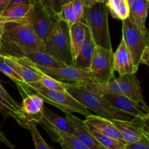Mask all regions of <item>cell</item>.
<instances>
[{
    "instance_id": "6da1fadb",
    "label": "cell",
    "mask_w": 149,
    "mask_h": 149,
    "mask_svg": "<svg viewBox=\"0 0 149 149\" xmlns=\"http://www.w3.org/2000/svg\"><path fill=\"white\" fill-rule=\"evenodd\" d=\"M106 1L83 0L84 12L81 22L87 26L95 46L113 50L109 26V11Z\"/></svg>"
},
{
    "instance_id": "7a4b0ae2",
    "label": "cell",
    "mask_w": 149,
    "mask_h": 149,
    "mask_svg": "<svg viewBox=\"0 0 149 149\" xmlns=\"http://www.w3.org/2000/svg\"><path fill=\"white\" fill-rule=\"evenodd\" d=\"M66 92L87 110L95 113L96 116L111 121H130L132 119L130 115L113 107L103 96L87 91L80 84L68 82Z\"/></svg>"
},
{
    "instance_id": "3957f363",
    "label": "cell",
    "mask_w": 149,
    "mask_h": 149,
    "mask_svg": "<svg viewBox=\"0 0 149 149\" xmlns=\"http://www.w3.org/2000/svg\"><path fill=\"white\" fill-rule=\"evenodd\" d=\"M2 44L45 52V44L33 31L28 17L20 21L4 23Z\"/></svg>"
},
{
    "instance_id": "277c9868",
    "label": "cell",
    "mask_w": 149,
    "mask_h": 149,
    "mask_svg": "<svg viewBox=\"0 0 149 149\" xmlns=\"http://www.w3.org/2000/svg\"><path fill=\"white\" fill-rule=\"evenodd\" d=\"M45 52L64 65L73 66L69 31L65 23L58 20L45 42Z\"/></svg>"
},
{
    "instance_id": "5b68a950",
    "label": "cell",
    "mask_w": 149,
    "mask_h": 149,
    "mask_svg": "<svg viewBox=\"0 0 149 149\" xmlns=\"http://www.w3.org/2000/svg\"><path fill=\"white\" fill-rule=\"evenodd\" d=\"M27 86L29 90H33L35 94L40 96L43 99L44 102L58 108L65 114L78 113L86 117L93 114L67 92L46 90L42 87L39 82L28 84Z\"/></svg>"
},
{
    "instance_id": "8992f818",
    "label": "cell",
    "mask_w": 149,
    "mask_h": 149,
    "mask_svg": "<svg viewBox=\"0 0 149 149\" xmlns=\"http://www.w3.org/2000/svg\"><path fill=\"white\" fill-rule=\"evenodd\" d=\"M122 40L129 50L134 65L138 70L141 57L149 48L148 30L140 29L130 17L122 20Z\"/></svg>"
},
{
    "instance_id": "52a82bcc",
    "label": "cell",
    "mask_w": 149,
    "mask_h": 149,
    "mask_svg": "<svg viewBox=\"0 0 149 149\" xmlns=\"http://www.w3.org/2000/svg\"><path fill=\"white\" fill-rule=\"evenodd\" d=\"M28 18L33 31L44 44L58 21L56 15L45 7L42 0H33Z\"/></svg>"
},
{
    "instance_id": "ba28073f",
    "label": "cell",
    "mask_w": 149,
    "mask_h": 149,
    "mask_svg": "<svg viewBox=\"0 0 149 149\" xmlns=\"http://www.w3.org/2000/svg\"><path fill=\"white\" fill-rule=\"evenodd\" d=\"M113 54V50L95 47L88 70L94 82H106L114 79Z\"/></svg>"
},
{
    "instance_id": "9c48e42d",
    "label": "cell",
    "mask_w": 149,
    "mask_h": 149,
    "mask_svg": "<svg viewBox=\"0 0 149 149\" xmlns=\"http://www.w3.org/2000/svg\"><path fill=\"white\" fill-rule=\"evenodd\" d=\"M0 52L18 58H25L32 63L44 68H59L66 66L45 52L21 47L2 44Z\"/></svg>"
},
{
    "instance_id": "30bf717a",
    "label": "cell",
    "mask_w": 149,
    "mask_h": 149,
    "mask_svg": "<svg viewBox=\"0 0 149 149\" xmlns=\"http://www.w3.org/2000/svg\"><path fill=\"white\" fill-rule=\"evenodd\" d=\"M149 119L132 118L130 121H112L120 132L125 144L139 142L143 139H149Z\"/></svg>"
},
{
    "instance_id": "8fae6325",
    "label": "cell",
    "mask_w": 149,
    "mask_h": 149,
    "mask_svg": "<svg viewBox=\"0 0 149 149\" xmlns=\"http://www.w3.org/2000/svg\"><path fill=\"white\" fill-rule=\"evenodd\" d=\"M39 124L52 141L56 143L61 132L67 134H74V126L66 116L63 117L56 114L45 106L43 109V116Z\"/></svg>"
},
{
    "instance_id": "7c38bea8",
    "label": "cell",
    "mask_w": 149,
    "mask_h": 149,
    "mask_svg": "<svg viewBox=\"0 0 149 149\" xmlns=\"http://www.w3.org/2000/svg\"><path fill=\"white\" fill-rule=\"evenodd\" d=\"M35 65L42 73L63 82L70 81L69 83L80 84L94 82L87 70L76 68L72 65H66L59 68H44Z\"/></svg>"
},
{
    "instance_id": "4fadbf2b",
    "label": "cell",
    "mask_w": 149,
    "mask_h": 149,
    "mask_svg": "<svg viewBox=\"0 0 149 149\" xmlns=\"http://www.w3.org/2000/svg\"><path fill=\"white\" fill-rule=\"evenodd\" d=\"M45 102L36 94H29L23 97L20 104L22 119L19 125L29 130L31 125H37L43 116Z\"/></svg>"
},
{
    "instance_id": "5bb4252c",
    "label": "cell",
    "mask_w": 149,
    "mask_h": 149,
    "mask_svg": "<svg viewBox=\"0 0 149 149\" xmlns=\"http://www.w3.org/2000/svg\"><path fill=\"white\" fill-rule=\"evenodd\" d=\"M1 54L3 55L4 61L22 79L25 84L28 85L40 81L42 73L36 68L35 64L32 63L25 58H18Z\"/></svg>"
},
{
    "instance_id": "9a60e30c",
    "label": "cell",
    "mask_w": 149,
    "mask_h": 149,
    "mask_svg": "<svg viewBox=\"0 0 149 149\" xmlns=\"http://www.w3.org/2000/svg\"><path fill=\"white\" fill-rule=\"evenodd\" d=\"M113 107L125 112L132 118L149 119V109L147 105L138 103L128 97L118 95L103 96Z\"/></svg>"
},
{
    "instance_id": "2e32d148",
    "label": "cell",
    "mask_w": 149,
    "mask_h": 149,
    "mask_svg": "<svg viewBox=\"0 0 149 149\" xmlns=\"http://www.w3.org/2000/svg\"><path fill=\"white\" fill-rule=\"evenodd\" d=\"M119 85L120 95L125 96L138 103L147 105L142 94L141 82L135 74L119 76L115 79Z\"/></svg>"
},
{
    "instance_id": "e0dca14e",
    "label": "cell",
    "mask_w": 149,
    "mask_h": 149,
    "mask_svg": "<svg viewBox=\"0 0 149 149\" xmlns=\"http://www.w3.org/2000/svg\"><path fill=\"white\" fill-rule=\"evenodd\" d=\"M113 68L119 76L135 74L138 72L132 56L122 39L113 54Z\"/></svg>"
},
{
    "instance_id": "ac0fdd59",
    "label": "cell",
    "mask_w": 149,
    "mask_h": 149,
    "mask_svg": "<svg viewBox=\"0 0 149 149\" xmlns=\"http://www.w3.org/2000/svg\"><path fill=\"white\" fill-rule=\"evenodd\" d=\"M84 123L90 130L97 131L103 135L114 138L125 144L120 132L115 127L111 120L96 116L95 114H92L86 117Z\"/></svg>"
},
{
    "instance_id": "d6986e66",
    "label": "cell",
    "mask_w": 149,
    "mask_h": 149,
    "mask_svg": "<svg viewBox=\"0 0 149 149\" xmlns=\"http://www.w3.org/2000/svg\"><path fill=\"white\" fill-rule=\"evenodd\" d=\"M74 127V135L77 136L89 149H106L95 139L90 130L84 125V121L72 113L65 114Z\"/></svg>"
},
{
    "instance_id": "ffe728a7",
    "label": "cell",
    "mask_w": 149,
    "mask_h": 149,
    "mask_svg": "<svg viewBox=\"0 0 149 149\" xmlns=\"http://www.w3.org/2000/svg\"><path fill=\"white\" fill-rule=\"evenodd\" d=\"M0 112L4 118L12 117L20 123L22 119L20 104L14 100L0 82Z\"/></svg>"
},
{
    "instance_id": "44dd1931",
    "label": "cell",
    "mask_w": 149,
    "mask_h": 149,
    "mask_svg": "<svg viewBox=\"0 0 149 149\" xmlns=\"http://www.w3.org/2000/svg\"><path fill=\"white\" fill-rule=\"evenodd\" d=\"M70 45L73 63L78 56L80 48L82 46L87 36V27L83 22H77L68 28Z\"/></svg>"
},
{
    "instance_id": "7402d4cb",
    "label": "cell",
    "mask_w": 149,
    "mask_h": 149,
    "mask_svg": "<svg viewBox=\"0 0 149 149\" xmlns=\"http://www.w3.org/2000/svg\"><path fill=\"white\" fill-rule=\"evenodd\" d=\"M95 47L94 41H93L90 31L87 29L85 41L80 48L78 56L74 61L73 66L88 71L92 59H93V55H94Z\"/></svg>"
},
{
    "instance_id": "603a6c76",
    "label": "cell",
    "mask_w": 149,
    "mask_h": 149,
    "mask_svg": "<svg viewBox=\"0 0 149 149\" xmlns=\"http://www.w3.org/2000/svg\"><path fill=\"white\" fill-rule=\"evenodd\" d=\"M148 0H133L130 6L129 17L143 31L148 30L146 27V20L148 15Z\"/></svg>"
},
{
    "instance_id": "cb8c5ba5",
    "label": "cell",
    "mask_w": 149,
    "mask_h": 149,
    "mask_svg": "<svg viewBox=\"0 0 149 149\" xmlns=\"http://www.w3.org/2000/svg\"><path fill=\"white\" fill-rule=\"evenodd\" d=\"M32 1L26 4H20L15 7H10L7 9L0 17L4 23H10V22H17L26 18L30 13L32 7Z\"/></svg>"
},
{
    "instance_id": "d4e9b609",
    "label": "cell",
    "mask_w": 149,
    "mask_h": 149,
    "mask_svg": "<svg viewBox=\"0 0 149 149\" xmlns=\"http://www.w3.org/2000/svg\"><path fill=\"white\" fill-rule=\"evenodd\" d=\"M105 4L113 18L125 20L129 17L130 7L126 0H108Z\"/></svg>"
},
{
    "instance_id": "484cf974",
    "label": "cell",
    "mask_w": 149,
    "mask_h": 149,
    "mask_svg": "<svg viewBox=\"0 0 149 149\" xmlns=\"http://www.w3.org/2000/svg\"><path fill=\"white\" fill-rule=\"evenodd\" d=\"M57 143H60L62 149H89L74 134L61 132Z\"/></svg>"
},
{
    "instance_id": "4316f807",
    "label": "cell",
    "mask_w": 149,
    "mask_h": 149,
    "mask_svg": "<svg viewBox=\"0 0 149 149\" xmlns=\"http://www.w3.org/2000/svg\"><path fill=\"white\" fill-rule=\"evenodd\" d=\"M57 17H58V20L65 23L68 28L78 22L77 15H76V13L74 10L72 0L68 1V2L65 3L63 6L60 13L57 15Z\"/></svg>"
},
{
    "instance_id": "83f0119b",
    "label": "cell",
    "mask_w": 149,
    "mask_h": 149,
    "mask_svg": "<svg viewBox=\"0 0 149 149\" xmlns=\"http://www.w3.org/2000/svg\"><path fill=\"white\" fill-rule=\"evenodd\" d=\"M39 84L46 90L61 92H66L68 85V82L60 81L44 73H42V78L39 81Z\"/></svg>"
},
{
    "instance_id": "f1b7e54d",
    "label": "cell",
    "mask_w": 149,
    "mask_h": 149,
    "mask_svg": "<svg viewBox=\"0 0 149 149\" xmlns=\"http://www.w3.org/2000/svg\"><path fill=\"white\" fill-rule=\"evenodd\" d=\"M89 129V128H88ZM90 130V129H89ZM95 139L106 149H125V144L121 141L112 138L107 135H103L97 131L90 130Z\"/></svg>"
},
{
    "instance_id": "f546056e",
    "label": "cell",
    "mask_w": 149,
    "mask_h": 149,
    "mask_svg": "<svg viewBox=\"0 0 149 149\" xmlns=\"http://www.w3.org/2000/svg\"><path fill=\"white\" fill-rule=\"evenodd\" d=\"M0 72L4 74V75L8 77L9 78L11 79L13 81L15 82L20 93L23 91L24 87L26 86V84H24L22 79L13 71V68L4 61V57H3V55L1 52H0Z\"/></svg>"
},
{
    "instance_id": "4dcf8cb0",
    "label": "cell",
    "mask_w": 149,
    "mask_h": 149,
    "mask_svg": "<svg viewBox=\"0 0 149 149\" xmlns=\"http://www.w3.org/2000/svg\"><path fill=\"white\" fill-rule=\"evenodd\" d=\"M29 131L31 134L32 139L34 143L36 149H53L52 147L49 146L46 141L44 140L42 135L39 133V130L37 129L36 125H33L29 128Z\"/></svg>"
},
{
    "instance_id": "1f68e13d",
    "label": "cell",
    "mask_w": 149,
    "mask_h": 149,
    "mask_svg": "<svg viewBox=\"0 0 149 149\" xmlns=\"http://www.w3.org/2000/svg\"><path fill=\"white\" fill-rule=\"evenodd\" d=\"M42 1L45 7L55 13L56 16L60 13L63 6L68 2L67 0H42Z\"/></svg>"
},
{
    "instance_id": "d6a6232c",
    "label": "cell",
    "mask_w": 149,
    "mask_h": 149,
    "mask_svg": "<svg viewBox=\"0 0 149 149\" xmlns=\"http://www.w3.org/2000/svg\"><path fill=\"white\" fill-rule=\"evenodd\" d=\"M74 10L77 15L78 22H81L84 12V6L83 0H72Z\"/></svg>"
},
{
    "instance_id": "836d02e7",
    "label": "cell",
    "mask_w": 149,
    "mask_h": 149,
    "mask_svg": "<svg viewBox=\"0 0 149 149\" xmlns=\"http://www.w3.org/2000/svg\"><path fill=\"white\" fill-rule=\"evenodd\" d=\"M125 149H149V139H143L139 142L126 144Z\"/></svg>"
},
{
    "instance_id": "e575fe53",
    "label": "cell",
    "mask_w": 149,
    "mask_h": 149,
    "mask_svg": "<svg viewBox=\"0 0 149 149\" xmlns=\"http://www.w3.org/2000/svg\"><path fill=\"white\" fill-rule=\"evenodd\" d=\"M31 0H21V1H17V0H10L8 5H7V9L10 8V7H15V6L20 5V4H26V3L30 2Z\"/></svg>"
},
{
    "instance_id": "d590c367",
    "label": "cell",
    "mask_w": 149,
    "mask_h": 149,
    "mask_svg": "<svg viewBox=\"0 0 149 149\" xmlns=\"http://www.w3.org/2000/svg\"><path fill=\"white\" fill-rule=\"evenodd\" d=\"M140 64H145L146 65H149V48L146 49V51L143 54Z\"/></svg>"
},
{
    "instance_id": "8d00e7d4",
    "label": "cell",
    "mask_w": 149,
    "mask_h": 149,
    "mask_svg": "<svg viewBox=\"0 0 149 149\" xmlns=\"http://www.w3.org/2000/svg\"><path fill=\"white\" fill-rule=\"evenodd\" d=\"M0 141H1L2 143H4V144H6L7 146L10 147L11 149H15V147L14 146H13V144H12L11 143H10V141L7 139V138L5 137V135H4V133H3L1 130H0Z\"/></svg>"
},
{
    "instance_id": "74e56055",
    "label": "cell",
    "mask_w": 149,
    "mask_h": 149,
    "mask_svg": "<svg viewBox=\"0 0 149 149\" xmlns=\"http://www.w3.org/2000/svg\"><path fill=\"white\" fill-rule=\"evenodd\" d=\"M10 0H0V16L7 10Z\"/></svg>"
},
{
    "instance_id": "f35d334b",
    "label": "cell",
    "mask_w": 149,
    "mask_h": 149,
    "mask_svg": "<svg viewBox=\"0 0 149 149\" xmlns=\"http://www.w3.org/2000/svg\"><path fill=\"white\" fill-rule=\"evenodd\" d=\"M4 23L3 22V20H1V17H0V35L2 36L3 32H4Z\"/></svg>"
},
{
    "instance_id": "ab89813d",
    "label": "cell",
    "mask_w": 149,
    "mask_h": 149,
    "mask_svg": "<svg viewBox=\"0 0 149 149\" xmlns=\"http://www.w3.org/2000/svg\"><path fill=\"white\" fill-rule=\"evenodd\" d=\"M1 46H2V36L0 35V50H1Z\"/></svg>"
}]
</instances>
